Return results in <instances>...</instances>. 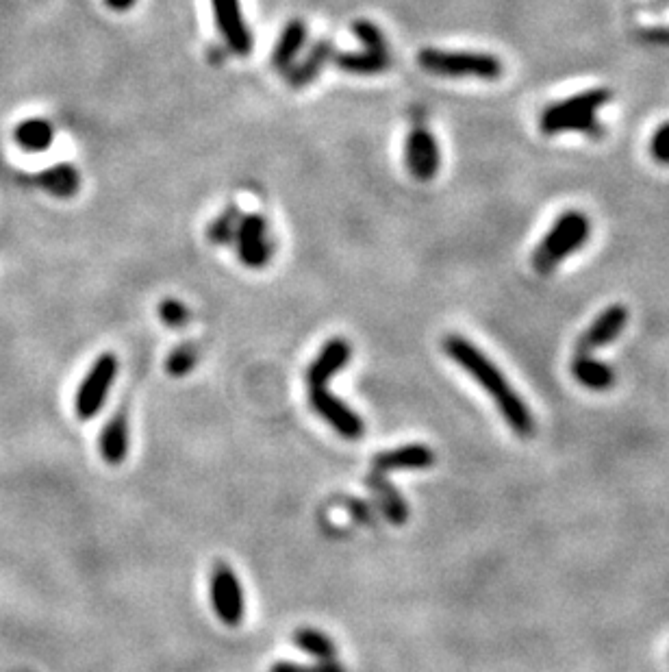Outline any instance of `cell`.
Returning a JSON list of instances; mask_svg holds the SVG:
<instances>
[{"label": "cell", "instance_id": "cell-1", "mask_svg": "<svg viewBox=\"0 0 669 672\" xmlns=\"http://www.w3.org/2000/svg\"><path fill=\"white\" fill-rule=\"evenodd\" d=\"M444 351L454 364L461 366L467 375L494 398L502 418L507 420V425L520 435V438H533L537 425L528 405L522 401L520 394L511 388V383L504 379L502 372L483 351H478V348L470 340H465L463 335H448L444 340Z\"/></svg>", "mask_w": 669, "mask_h": 672}, {"label": "cell", "instance_id": "cell-2", "mask_svg": "<svg viewBox=\"0 0 669 672\" xmlns=\"http://www.w3.org/2000/svg\"><path fill=\"white\" fill-rule=\"evenodd\" d=\"M611 90L607 87H593L576 96L565 98L544 109L539 118V127L548 135L559 133H585L589 138H600L602 124L598 120V111L611 101Z\"/></svg>", "mask_w": 669, "mask_h": 672}, {"label": "cell", "instance_id": "cell-3", "mask_svg": "<svg viewBox=\"0 0 669 672\" xmlns=\"http://www.w3.org/2000/svg\"><path fill=\"white\" fill-rule=\"evenodd\" d=\"M591 235V222L583 211H565L544 235L533 253V266L539 275H548L559 264L580 251Z\"/></svg>", "mask_w": 669, "mask_h": 672}, {"label": "cell", "instance_id": "cell-4", "mask_svg": "<svg viewBox=\"0 0 669 672\" xmlns=\"http://www.w3.org/2000/svg\"><path fill=\"white\" fill-rule=\"evenodd\" d=\"M418 64L424 72L446 79L494 81L502 77V61L489 53L444 51L426 46L418 53Z\"/></svg>", "mask_w": 669, "mask_h": 672}, {"label": "cell", "instance_id": "cell-5", "mask_svg": "<svg viewBox=\"0 0 669 672\" xmlns=\"http://www.w3.org/2000/svg\"><path fill=\"white\" fill-rule=\"evenodd\" d=\"M118 377V357L113 353L100 355L94 366L87 372L83 383L79 385L77 401H74V409L81 420H92L100 407L105 405L107 394L111 392V385Z\"/></svg>", "mask_w": 669, "mask_h": 672}, {"label": "cell", "instance_id": "cell-6", "mask_svg": "<svg viewBox=\"0 0 669 672\" xmlns=\"http://www.w3.org/2000/svg\"><path fill=\"white\" fill-rule=\"evenodd\" d=\"M237 257L246 268L259 270L270 264L274 255V242L270 238L268 218L261 214H242L235 233Z\"/></svg>", "mask_w": 669, "mask_h": 672}, {"label": "cell", "instance_id": "cell-7", "mask_svg": "<svg viewBox=\"0 0 669 672\" xmlns=\"http://www.w3.org/2000/svg\"><path fill=\"white\" fill-rule=\"evenodd\" d=\"M405 166L413 179L433 181L441 168V151L433 131L424 124H413L405 142Z\"/></svg>", "mask_w": 669, "mask_h": 672}, {"label": "cell", "instance_id": "cell-8", "mask_svg": "<svg viewBox=\"0 0 669 672\" xmlns=\"http://www.w3.org/2000/svg\"><path fill=\"white\" fill-rule=\"evenodd\" d=\"M211 607L226 627H237L244 620V590L229 566H218L211 575Z\"/></svg>", "mask_w": 669, "mask_h": 672}, {"label": "cell", "instance_id": "cell-9", "mask_svg": "<svg viewBox=\"0 0 669 672\" xmlns=\"http://www.w3.org/2000/svg\"><path fill=\"white\" fill-rule=\"evenodd\" d=\"M211 7L226 48L239 57H248L252 53V33L239 0H211Z\"/></svg>", "mask_w": 669, "mask_h": 672}, {"label": "cell", "instance_id": "cell-10", "mask_svg": "<svg viewBox=\"0 0 669 672\" xmlns=\"http://www.w3.org/2000/svg\"><path fill=\"white\" fill-rule=\"evenodd\" d=\"M309 403L313 407V412L318 414L324 422H328V425L342 435V438L359 440L363 435L365 431L363 420L352 412L344 401H339V398L328 392L326 388H311Z\"/></svg>", "mask_w": 669, "mask_h": 672}, {"label": "cell", "instance_id": "cell-11", "mask_svg": "<svg viewBox=\"0 0 669 672\" xmlns=\"http://www.w3.org/2000/svg\"><path fill=\"white\" fill-rule=\"evenodd\" d=\"M628 318L630 314L624 305H611L604 309L602 314L587 327V331L580 335L578 353H593L596 348L615 342L626 329Z\"/></svg>", "mask_w": 669, "mask_h": 672}, {"label": "cell", "instance_id": "cell-12", "mask_svg": "<svg viewBox=\"0 0 669 672\" xmlns=\"http://www.w3.org/2000/svg\"><path fill=\"white\" fill-rule=\"evenodd\" d=\"M335 53H337L335 44L331 40L315 42L309 51L302 57H298L294 61V66L285 72L289 87H292V90L309 87L324 72V68L335 59Z\"/></svg>", "mask_w": 669, "mask_h": 672}, {"label": "cell", "instance_id": "cell-13", "mask_svg": "<svg viewBox=\"0 0 669 672\" xmlns=\"http://www.w3.org/2000/svg\"><path fill=\"white\" fill-rule=\"evenodd\" d=\"M350 357L352 346L344 338L328 340L307 370L309 388H326V383L350 362Z\"/></svg>", "mask_w": 669, "mask_h": 672}, {"label": "cell", "instance_id": "cell-14", "mask_svg": "<svg viewBox=\"0 0 669 672\" xmlns=\"http://www.w3.org/2000/svg\"><path fill=\"white\" fill-rule=\"evenodd\" d=\"M435 464V453L426 444H407L385 451L374 457V470L400 472V470H426Z\"/></svg>", "mask_w": 669, "mask_h": 672}, {"label": "cell", "instance_id": "cell-15", "mask_svg": "<svg viewBox=\"0 0 669 672\" xmlns=\"http://www.w3.org/2000/svg\"><path fill=\"white\" fill-rule=\"evenodd\" d=\"M307 35L309 29L305 20L294 18L285 24L272 51V68L276 72H287L294 66V61L302 55V51H305Z\"/></svg>", "mask_w": 669, "mask_h": 672}, {"label": "cell", "instance_id": "cell-16", "mask_svg": "<svg viewBox=\"0 0 669 672\" xmlns=\"http://www.w3.org/2000/svg\"><path fill=\"white\" fill-rule=\"evenodd\" d=\"M35 183L46 194L59 198V201H68V198H74L81 190V172L74 164L61 161V164L44 168L35 177Z\"/></svg>", "mask_w": 669, "mask_h": 672}, {"label": "cell", "instance_id": "cell-17", "mask_svg": "<svg viewBox=\"0 0 669 672\" xmlns=\"http://www.w3.org/2000/svg\"><path fill=\"white\" fill-rule=\"evenodd\" d=\"M365 485H368L372 494L376 496V503H378V507L383 509L385 518L389 522H394V525H405L407 518H409L407 501L402 499V494L394 488V485L389 483L385 472L372 470L368 479H365Z\"/></svg>", "mask_w": 669, "mask_h": 672}, {"label": "cell", "instance_id": "cell-18", "mask_svg": "<svg viewBox=\"0 0 669 672\" xmlns=\"http://www.w3.org/2000/svg\"><path fill=\"white\" fill-rule=\"evenodd\" d=\"M100 455L111 466L122 464L129 455V418L124 412L113 416L100 433Z\"/></svg>", "mask_w": 669, "mask_h": 672}, {"label": "cell", "instance_id": "cell-19", "mask_svg": "<svg viewBox=\"0 0 669 672\" xmlns=\"http://www.w3.org/2000/svg\"><path fill=\"white\" fill-rule=\"evenodd\" d=\"M572 375L587 390L604 392L615 385V370L598 362L591 353H576L572 362Z\"/></svg>", "mask_w": 669, "mask_h": 672}, {"label": "cell", "instance_id": "cell-20", "mask_svg": "<svg viewBox=\"0 0 669 672\" xmlns=\"http://www.w3.org/2000/svg\"><path fill=\"white\" fill-rule=\"evenodd\" d=\"M335 66L346 72L355 74V77H374V74L387 72L391 68V55L389 53H376V51H346L335 53Z\"/></svg>", "mask_w": 669, "mask_h": 672}, {"label": "cell", "instance_id": "cell-21", "mask_svg": "<svg viewBox=\"0 0 669 672\" xmlns=\"http://www.w3.org/2000/svg\"><path fill=\"white\" fill-rule=\"evenodd\" d=\"M14 142L27 153H44L55 142V127L46 118H27L16 124Z\"/></svg>", "mask_w": 669, "mask_h": 672}, {"label": "cell", "instance_id": "cell-22", "mask_svg": "<svg viewBox=\"0 0 669 672\" xmlns=\"http://www.w3.org/2000/svg\"><path fill=\"white\" fill-rule=\"evenodd\" d=\"M242 220V211L235 203L226 205L220 214L209 222L207 227V240L216 246H229L235 242V233Z\"/></svg>", "mask_w": 669, "mask_h": 672}, {"label": "cell", "instance_id": "cell-23", "mask_svg": "<svg viewBox=\"0 0 669 672\" xmlns=\"http://www.w3.org/2000/svg\"><path fill=\"white\" fill-rule=\"evenodd\" d=\"M294 644L300 651H305L307 655L315 657L318 662H326V659H335L337 657V646L335 642L326 636V633L318 629H298L294 633Z\"/></svg>", "mask_w": 669, "mask_h": 672}, {"label": "cell", "instance_id": "cell-24", "mask_svg": "<svg viewBox=\"0 0 669 672\" xmlns=\"http://www.w3.org/2000/svg\"><path fill=\"white\" fill-rule=\"evenodd\" d=\"M352 35L357 37L365 51H376V53H389V44L383 29L378 24L370 20H355L350 27Z\"/></svg>", "mask_w": 669, "mask_h": 672}, {"label": "cell", "instance_id": "cell-25", "mask_svg": "<svg viewBox=\"0 0 669 672\" xmlns=\"http://www.w3.org/2000/svg\"><path fill=\"white\" fill-rule=\"evenodd\" d=\"M196 362H198V348L192 342H185L181 346H176L168 355L166 370L172 377H183L196 366Z\"/></svg>", "mask_w": 669, "mask_h": 672}, {"label": "cell", "instance_id": "cell-26", "mask_svg": "<svg viewBox=\"0 0 669 672\" xmlns=\"http://www.w3.org/2000/svg\"><path fill=\"white\" fill-rule=\"evenodd\" d=\"M159 318L163 320V325L170 329H183L189 322V309L185 303H181L179 298H166L159 305Z\"/></svg>", "mask_w": 669, "mask_h": 672}, {"label": "cell", "instance_id": "cell-27", "mask_svg": "<svg viewBox=\"0 0 669 672\" xmlns=\"http://www.w3.org/2000/svg\"><path fill=\"white\" fill-rule=\"evenodd\" d=\"M270 672H348L337 659H326V662H318L313 666H302L292 662H279L270 668Z\"/></svg>", "mask_w": 669, "mask_h": 672}, {"label": "cell", "instance_id": "cell-28", "mask_svg": "<svg viewBox=\"0 0 669 672\" xmlns=\"http://www.w3.org/2000/svg\"><path fill=\"white\" fill-rule=\"evenodd\" d=\"M650 153L654 161H659V164L663 166H669V122L661 124V127L654 131L652 142H650Z\"/></svg>", "mask_w": 669, "mask_h": 672}, {"label": "cell", "instance_id": "cell-29", "mask_svg": "<svg viewBox=\"0 0 669 672\" xmlns=\"http://www.w3.org/2000/svg\"><path fill=\"white\" fill-rule=\"evenodd\" d=\"M105 5L111 11H118V14H124V11H129L137 5V0H105Z\"/></svg>", "mask_w": 669, "mask_h": 672}]
</instances>
